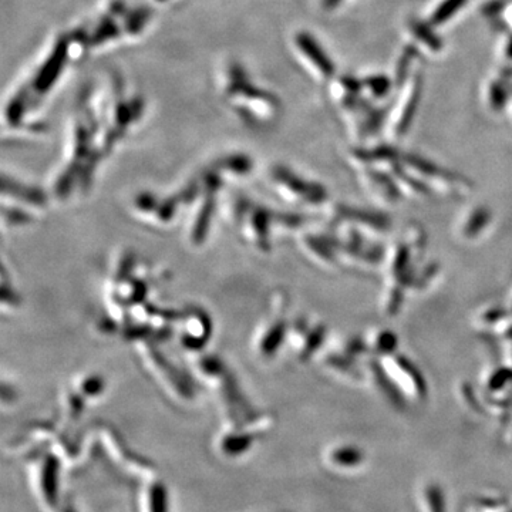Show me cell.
I'll return each mask as SVG.
<instances>
[{"instance_id":"obj_6","label":"cell","mask_w":512,"mask_h":512,"mask_svg":"<svg viewBox=\"0 0 512 512\" xmlns=\"http://www.w3.org/2000/svg\"><path fill=\"white\" fill-rule=\"evenodd\" d=\"M420 99V82L417 80L414 83L413 92L410 94L409 100H407L406 107H404L402 119H400L399 127L400 130L404 131L407 127H409L410 121H412L414 116V111H416L417 101Z\"/></svg>"},{"instance_id":"obj_9","label":"cell","mask_w":512,"mask_h":512,"mask_svg":"<svg viewBox=\"0 0 512 512\" xmlns=\"http://www.w3.org/2000/svg\"><path fill=\"white\" fill-rule=\"evenodd\" d=\"M505 97H507V92H505L503 84L494 83L491 87L490 100L495 109H501L504 106Z\"/></svg>"},{"instance_id":"obj_11","label":"cell","mask_w":512,"mask_h":512,"mask_svg":"<svg viewBox=\"0 0 512 512\" xmlns=\"http://www.w3.org/2000/svg\"><path fill=\"white\" fill-rule=\"evenodd\" d=\"M501 8H503V3L491 2L490 5L484 9V12L487 13V15H495V13L501 12Z\"/></svg>"},{"instance_id":"obj_13","label":"cell","mask_w":512,"mask_h":512,"mask_svg":"<svg viewBox=\"0 0 512 512\" xmlns=\"http://www.w3.org/2000/svg\"><path fill=\"white\" fill-rule=\"evenodd\" d=\"M507 55L508 57H510V59H512V37L510 39V42H508Z\"/></svg>"},{"instance_id":"obj_4","label":"cell","mask_w":512,"mask_h":512,"mask_svg":"<svg viewBox=\"0 0 512 512\" xmlns=\"http://www.w3.org/2000/svg\"><path fill=\"white\" fill-rule=\"evenodd\" d=\"M464 3H466V0H446V2L441 3L439 9L436 10L431 22H433L434 25H441V23L447 22L451 16H454V13H457V10L460 9Z\"/></svg>"},{"instance_id":"obj_3","label":"cell","mask_w":512,"mask_h":512,"mask_svg":"<svg viewBox=\"0 0 512 512\" xmlns=\"http://www.w3.org/2000/svg\"><path fill=\"white\" fill-rule=\"evenodd\" d=\"M410 28H412L414 36L429 47V49L434 50V52H439L441 47H443L440 37H437L433 29L427 26L426 23L420 22V20H413Z\"/></svg>"},{"instance_id":"obj_10","label":"cell","mask_w":512,"mask_h":512,"mask_svg":"<svg viewBox=\"0 0 512 512\" xmlns=\"http://www.w3.org/2000/svg\"><path fill=\"white\" fill-rule=\"evenodd\" d=\"M342 83L350 93H357L360 90V83L355 79H350V77H343Z\"/></svg>"},{"instance_id":"obj_7","label":"cell","mask_w":512,"mask_h":512,"mask_svg":"<svg viewBox=\"0 0 512 512\" xmlns=\"http://www.w3.org/2000/svg\"><path fill=\"white\" fill-rule=\"evenodd\" d=\"M414 57H417V49L414 46L407 47L404 50L402 59L397 63L396 80L397 83H403L406 79L407 72H409L410 66H412Z\"/></svg>"},{"instance_id":"obj_12","label":"cell","mask_w":512,"mask_h":512,"mask_svg":"<svg viewBox=\"0 0 512 512\" xmlns=\"http://www.w3.org/2000/svg\"><path fill=\"white\" fill-rule=\"evenodd\" d=\"M340 3V0H325V8L326 9H333L336 8Z\"/></svg>"},{"instance_id":"obj_2","label":"cell","mask_w":512,"mask_h":512,"mask_svg":"<svg viewBox=\"0 0 512 512\" xmlns=\"http://www.w3.org/2000/svg\"><path fill=\"white\" fill-rule=\"evenodd\" d=\"M296 43H298V47L301 49L303 55L308 57V59L318 67L319 72L322 73L323 76H333L335 66H333L332 60H329V57L320 49V46L311 35H308V33H299V35L296 36Z\"/></svg>"},{"instance_id":"obj_1","label":"cell","mask_w":512,"mask_h":512,"mask_svg":"<svg viewBox=\"0 0 512 512\" xmlns=\"http://www.w3.org/2000/svg\"><path fill=\"white\" fill-rule=\"evenodd\" d=\"M66 49V43H60L59 47H56L42 72L37 74L35 83H33V93H46V90L55 83L56 76H59V73L62 72L63 63L66 60Z\"/></svg>"},{"instance_id":"obj_5","label":"cell","mask_w":512,"mask_h":512,"mask_svg":"<svg viewBox=\"0 0 512 512\" xmlns=\"http://www.w3.org/2000/svg\"><path fill=\"white\" fill-rule=\"evenodd\" d=\"M146 512H167L165 491L161 485H153L150 488V495L147 494Z\"/></svg>"},{"instance_id":"obj_8","label":"cell","mask_w":512,"mask_h":512,"mask_svg":"<svg viewBox=\"0 0 512 512\" xmlns=\"http://www.w3.org/2000/svg\"><path fill=\"white\" fill-rule=\"evenodd\" d=\"M365 83L377 97L386 96V94L389 93L390 86H392V83H390V80L387 79L386 76L367 77Z\"/></svg>"}]
</instances>
